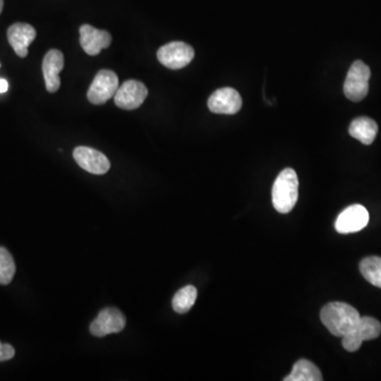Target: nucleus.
<instances>
[{
  "label": "nucleus",
  "mask_w": 381,
  "mask_h": 381,
  "mask_svg": "<svg viewBox=\"0 0 381 381\" xmlns=\"http://www.w3.org/2000/svg\"><path fill=\"white\" fill-rule=\"evenodd\" d=\"M299 197V179L295 170L285 169L279 174L273 188V204L281 214L295 208Z\"/></svg>",
  "instance_id": "nucleus-2"
},
{
  "label": "nucleus",
  "mask_w": 381,
  "mask_h": 381,
  "mask_svg": "<svg viewBox=\"0 0 381 381\" xmlns=\"http://www.w3.org/2000/svg\"><path fill=\"white\" fill-rule=\"evenodd\" d=\"M127 326V318L117 308L108 307L100 311L98 317L90 324V332L95 337L120 332Z\"/></svg>",
  "instance_id": "nucleus-8"
},
{
  "label": "nucleus",
  "mask_w": 381,
  "mask_h": 381,
  "mask_svg": "<svg viewBox=\"0 0 381 381\" xmlns=\"http://www.w3.org/2000/svg\"><path fill=\"white\" fill-rule=\"evenodd\" d=\"M348 133L366 145H372L378 133V125L368 117H357L350 123Z\"/></svg>",
  "instance_id": "nucleus-15"
},
{
  "label": "nucleus",
  "mask_w": 381,
  "mask_h": 381,
  "mask_svg": "<svg viewBox=\"0 0 381 381\" xmlns=\"http://www.w3.org/2000/svg\"><path fill=\"white\" fill-rule=\"evenodd\" d=\"M323 380L321 371L309 360L302 359L295 362L293 371L284 381H321Z\"/></svg>",
  "instance_id": "nucleus-16"
},
{
  "label": "nucleus",
  "mask_w": 381,
  "mask_h": 381,
  "mask_svg": "<svg viewBox=\"0 0 381 381\" xmlns=\"http://www.w3.org/2000/svg\"><path fill=\"white\" fill-rule=\"evenodd\" d=\"M111 35L104 30H98L90 25L80 28V44L88 56H98L103 49L111 46Z\"/></svg>",
  "instance_id": "nucleus-12"
},
{
  "label": "nucleus",
  "mask_w": 381,
  "mask_h": 381,
  "mask_svg": "<svg viewBox=\"0 0 381 381\" xmlns=\"http://www.w3.org/2000/svg\"><path fill=\"white\" fill-rule=\"evenodd\" d=\"M147 95L149 91L143 83L140 81L129 80L117 88L113 99H115V104L119 108L133 111L143 104Z\"/></svg>",
  "instance_id": "nucleus-7"
},
{
  "label": "nucleus",
  "mask_w": 381,
  "mask_h": 381,
  "mask_svg": "<svg viewBox=\"0 0 381 381\" xmlns=\"http://www.w3.org/2000/svg\"><path fill=\"white\" fill-rule=\"evenodd\" d=\"M360 273L368 283L381 289V257H370L362 259Z\"/></svg>",
  "instance_id": "nucleus-18"
},
{
  "label": "nucleus",
  "mask_w": 381,
  "mask_h": 381,
  "mask_svg": "<svg viewBox=\"0 0 381 381\" xmlns=\"http://www.w3.org/2000/svg\"><path fill=\"white\" fill-rule=\"evenodd\" d=\"M371 78L370 67L362 60L352 63L344 82V95L352 102H359L368 92V81Z\"/></svg>",
  "instance_id": "nucleus-3"
},
{
  "label": "nucleus",
  "mask_w": 381,
  "mask_h": 381,
  "mask_svg": "<svg viewBox=\"0 0 381 381\" xmlns=\"http://www.w3.org/2000/svg\"><path fill=\"white\" fill-rule=\"evenodd\" d=\"M370 216L362 204H352L342 211L336 220L335 228L341 234L356 233L368 226Z\"/></svg>",
  "instance_id": "nucleus-9"
},
{
  "label": "nucleus",
  "mask_w": 381,
  "mask_h": 381,
  "mask_svg": "<svg viewBox=\"0 0 381 381\" xmlns=\"http://www.w3.org/2000/svg\"><path fill=\"white\" fill-rule=\"evenodd\" d=\"M8 40L19 58L28 56V48L36 38V31L29 24L17 22L8 29Z\"/></svg>",
  "instance_id": "nucleus-14"
},
{
  "label": "nucleus",
  "mask_w": 381,
  "mask_h": 381,
  "mask_svg": "<svg viewBox=\"0 0 381 381\" xmlns=\"http://www.w3.org/2000/svg\"><path fill=\"white\" fill-rule=\"evenodd\" d=\"M64 54L60 50L52 49L47 52L42 60V74L47 90L54 93L60 87V71L64 68Z\"/></svg>",
  "instance_id": "nucleus-13"
},
{
  "label": "nucleus",
  "mask_w": 381,
  "mask_h": 381,
  "mask_svg": "<svg viewBox=\"0 0 381 381\" xmlns=\"http://www.w3.org/2000/svg\"><path fill=\"white\" fill-rule=\"evenodd\" d=\"M197 299V289L193 285H188L179 289L174 295L172 305L178 314H186L193 307Z\"/></svg>",
  "instance_id": "nucleus-17"
},
{
  "label": "nucleus",
  "mask_w": 381,
  "mask_h": 381,
  "mask_svg": "<svg viewBox=\"0 0 381 381\" xmlns=\"http://www.w3.org/2000/svg\"><path fill=\"white\" fill-rule=\"evenodd\" d=\"M119 88V79L111 70L99 71L87 92L88 101L95 105H103L115 97Z\"/></svg>",
  "instance_id": "nucleus-4"
},
{
  "label": "nucleus",
  "mask_w": 381,
  "mask_h": 381,
  "mask_svg": "<svg viewBox=\"0 0 381 381\" xmlns=\"http://www.w3.org/2000/svg\"><path fill=\"white\" fill-rule=\"evenodd\" d=\"M3 0H0V14L3 12Z\"/></svg>",
  "instance_id": "nucleus-22"
},
{
  "label": "nucleus",
  "mask_w": 381,
  "mask_h": 381,
  "mask_svg": "<svg viewBox=\"0 0 381 381\" xmlns=\"http://www.w3.org/2000/svg\"><path fill=\"white\" fill-rule=\"evenodd\" d=\"M74 158L83 170L93 175H104L111 169L108 158L91 147H76L74 151Z\"/></svg>",
  "instance_id": "nucleus-11"
},
{
  "label": "nucleus",
  "mask_w": 381,
  "mask_h": 381,
  "mask_svg": "<svg viewBox=\"0 0 381 381\" xmlns=\"http://www.w3.org/2000/svg\"><path fill=\"white\" fill-rule=\"evenodd\" d=\"M320 317L324 326L336 337H343L352 332L362 318L356 308L343 302L326 304Z\"/></svg>",
  "instance_id": "nucleus-1"
},
{
  "label": "nucleus",
  "mask_w": 381,
  "mask_h": 381,
  "mask_svg": "<svg viewBox=\"0 0 381 381\" xmlns=\"http://www.w3.org/2000/svg\"><path fill=\"white\" fill-rule=\"evenodd\" d=\"M381 334V324L372 317H362L356 327L342 337V346L348 352H357L362 342L376 339Z\"/></svg>",
  "instance_id": "nucleus-5"
},
{
  "label": "nucleus",
  "mask_w": 381,
  "mask_h": 381,
  "mask_svg": "<svg viewBox=\"0 0 381 381\" xmlns=\"http://www.w3.org/2000/svg\"><path fill=\"white\" fill-rule=\"evenodd\" d=\"M9 84L5 79H0V93L7 92Z\"/></svg>",
  "instance_id": "nucleus-21"
},
{
  "label": "nucleus",
  "mask_w": 381,
  "mask_h": 381,
  "mask_svg": "<svg viewBox=\"0 0 381 381\" xmlns=\"http://www.w3.org/2000/svg\"><path fill=\"white\" fill-rule=\"evenodd\" d=\"M14 355H15V350L13 346L0 342V362L12 359Z\"/></svg>",
  "instance_id": "nucleus-20"
},
{
  "label": "nucleus",
  "mask_w": 381,
  "mask_h": 381,
  "mask_svg": "<svg viewBox=\"0 0 381 381\" xmlns=\"http://www.w3.org/2000/svg\"><path fill=\"white\" fill-rule=\"evenodd\" d=\"M195 56L193 48L182 42H173L164 44L158 50V60L166 68L172 70L184 68Z\"/></svg>",
  "instance_id": "nucleus-6"
},
{
  "label": "nucleus",
  "mask_w": 381,
  "mask_h": 381,
  "mask_svg": "<svg viewBox=\"0 0 381 381\" xmlns=\"http://www.w3.org/2000/svg\"><path fill=\"white\" fill-rule=\"evenodd\" d=\"M242 105L240 93L231 87L218 89L211 95L208 100L209 109L220 115H235L242 108Z\"/></svg>",
  "instance_id": "nucleus-10"
},
{
  "label": "nucleus",
  "mask_w": 381,
  "mask_h": 381,
  "mask_svg": "<svg viewBox=\"0 0 381 381\" xmlns=\"http://www.w3.org/2000/svg\"><path fill=\"white\" fill-rule=\"evenodd\" d=\"M15 271V263L11 253L3 247H0V284L8 285L11 283Z\"/></svg>",
  "instance_id": "nucleus-19"
}]
</instances>
